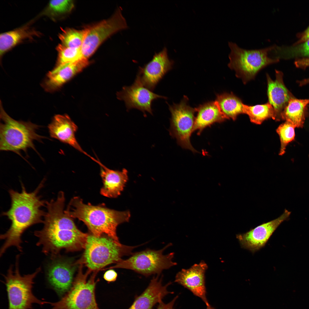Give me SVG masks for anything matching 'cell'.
Masks as SVG:
<instances>
[{
  "instance_id": "cell-1",
  "label": "cell",
  "mask_w": 309,
  "mask_h": 309,
  "mask_svg": "<svg viewBox=\"0 0 309 309\" xmlns=\"http://www.w3.org/2000/svg\"><path fill=\"white\" fill-rule=\"evenodd\" d=\"M65 201L64 193L60 191L56 199L46 201L43 227L34 233L38 239L36 245L41 247L42 252L51 259L58 255L62 249L74 251L84 249L88 235L78 228L67 213Z\"/></svg>"
},
{
  "instance_id": "cell-2",
  "label": "cell",
  "mask_w": 309,
  "mask_h": 309,
  "mask_svg": "<svg viewBox=\"0 0 309 309\" xmlns=\"http://www.w3.org/2000/svg\"><path fill=\"white\" fill-rule=\"evenodd\" d=\"M45 181L44 179L32 192H28L23 183L21 192L12 189L9 190L10 207L3 212L2 215L7 217L11 224L8 230L0 235V239L4 241L0 249L1 257L12 246L22 252L21 237L23 233L33 225L43 223L45 212L41 208L45 207L46 201L42 199L38 194Z\"/></svg>"
},
{
  "instance_id": "cell-3",
  "label": "cell",
  "mask_w": 309,
  "mask_h": 309,
  "mask_svg": "<svg viewBox=\"0 0 309 309\" xmlns=\"http://www.w3.org/2000/svg\"><path fill=\"white\" fill-rule=\"evenodd\" d=\"M66 211L71 217L82 221L93 235L96 237L106 235L118 242L117 227L122 223L128 221L130 216L128 211L115 210L103 204L97 205L86 204L77 197L71 199Z\"/></svg>"
},
{
  "instance_id": "cell-4",
  "label": "cell",
  "mask_w": 309,
  "mask_h": 309,
  "mask_svg": "<svg viewBox=\"0 0 309 309\" xmlns=\"http://www.w3.org/2000/svg\"><path fill=\"white\" fill-rule=\"evenodd\" d=\"M138 246L122 245L106 235L96 237L88 234L80 263L84 264L90 272H97L119 262L124 256L131 255L133 249Z\"/></svg>"
},
{
  "instance_id": "cell-5",
  "label": "cell",
  "mask_w": 309,
  "mask_h": 309,
  "mask_svg": "<svg viewBox=\"0 0 309 309\" xmlns=\"http://www.w3.org/2000/svg\"><path fill=\"white\" fill-rule=\"evenodd\" d=\"M0 150L11 151L21 156L20 152H26L32 148L36 151L34 141L41 142L45 137L36 132L39 126L30 122L17 121L9 116L1 105L0 108Z\"/></svg>"
},
{
  "instance_id": "cell-6",
  "label": "cell",
  "mask_w": 309,
  "mask_h": 309,
  "mask_svg": "<svg viewBox=\"0 0 309 309\" xmlns=\"http://www.w3.org/2000/svg\"><path fill=\"white\" fill-rule=\"evenodd\" d=\"M231 49L228 67L245 84L254 78L257 73L267 66L278 61L274 56L273 46L264 48L248 50L236 43L228 42Z\"/></svg>"
},
{
  "instance_id": "cell-7",
  "label": "cell",
  "mask_w": 309,
  "mask_h": 309,
  "mask_svg": "<svg viewBox=\"0 0 309 309\" xmlns=\"http://www.w3.org/2000/svg\"><path fill=\"white\" fill-rule=\"evenodd\" d=\"M19 255L16 257L15 268L11 266L4 275L9 302L8 309H32L34 304L42 306L49 302L40 300L32 292L34 280L41 272L39 267L32 273L22 275L19 267Z\"/></svg>"
},
{
  "instance_id": "cell-8",
  "label": "cell",
  "mask_w": 309,
  "mask_h": 309,
  "mask_svg": "<svg viewBox=\"0 0 309 309\" xmlns=\"http://www.w3.org/2000/svg\"><path fill=\"white\" fill-rule=\"evenodd\" d=\"M82 267L70 289L59 301L49 302L51 309H99L95 298V289L97 272L88 280L90 272H82Z\"/></svg>"
},
{
  "instance_id": "cell-9",
  "label": "cell",
  "mask_w": 309,
  "mask_h": 309,
  "mask_svg": "<svg viewBox=\"0 0 309 309\" xmlns=\"http://www.w3.org/2000/svg\"><path fill=\"white\" fill-rule=\"evenodd\" d=\"M171 245L170 243L163 248L156 250L149 249L132 254L128 259L122 260L110 269L121 268L132 270L145 276L159 275L162 271L176 265L173 261L174 253L164 255V251Z\"/></svg>"
},
{
  "instance_id": "cell-10",
  "label": "cell",
  "mask_w": 309,
  "mask_h": 309,
  "mask_svg": "<svg viewBox=\"0 0 309 309\" xmlns=\"http://www.w3.org/2000/svg\"><path fill=\"white\" fill-rule=\"evenodd\" d=\"M127 27L121 9L118 7L109 18L85 29L84 40L81 48L84 58L88 60L107 38Z\"/></svg>"
},
{
  "instance_id": "cell-11",
  "label": "cell",
  "mask_w": 309,
  "mask_h": 309,
  "mask_svg": "<svg viewBox=\"0 0 309 309\" xmlns=\"http://www.w3.org/2000/svg\"><path fill=\"white\" fill-rule=\"evenodd\" d=\"M188 101V98L185 96L178 104H168L171 115L169 133L176 139L178 144L182 148L193 152H198L190 141L191 136L193 132L196 109L191 107Z\"/></svg>"
},
{
  "instance_id": "cell-12",
  "label": "cell",
  "mask_w": 309,
  "mask_h": 309,
  "mask_svg": "<svg viewBox=\"0 0 309 309\" xmlns=\"http://www.w3.org/2000/svg\"><path fill=\"white\" fill-rule=\"evenodd\" d=\"M117 96L119 100L124 101L128 110L136 109L144 115L146 112L153 114L152 106L154 100L167 98L154 93L145 87L137 76L132 84L123 87L122 90L117 93Z\"/></svg>"
},
{
  "instance_id": "cell-13",
  "label": "cell",
  "mask_w": 309,
  "mask_h": 309,
  "mask_svg": "<svg viewBox=\"0 0 309 309\" xmlns=\"http://www.w3.org/2000/svg\"><path fill=\"white\" fill-rule=\"evenodd\" d=\"M291 212L285 209L283 213L278 218L263 223L249 231L238 234L236 237L241 247L254 252L263 247L278 226L284 221L288 220Z\"/></svg>"
},
{
  "instance_id": "cell-14",
  "label": "cell",
  "mask_w": 309,
  "mask_h": 309,
  "mask_svg": "<svg viewBox=\"0 0 309 309\" xmlns=\"http://www.w3.org/2000/svg\"><path fill=\"white\" fill-rule=\"evenodd\" d=\"M174 63L173 60L169 59L167 49L165 47L161 51L155 53L148 63L139 67L136 76L145 87L152 91L172 69Z\"/></svg>"
},
{
  "instance_id": "cell-15",
  "label": "cell",
  "mask_w": 309,
  "mask_h": 309,
  "mask_svg": "<svg viewBox=\"0 0 309 309\" xmlns=\"http://www.w3.org/2000/svg\"><path fill=\"white\" fill-rule=\"evenodd\" d=\"M58 256L51 259L47 268L46 276L50 286L61 296L71 288L76 266Z\"/></svg>"
},
{
  "instance_id": "cell-16",
  "label": "cell",
  "mask_w": 309,
  "mask_h": 309,
  "mask_svg": "<svg viewBox=\"0 0 309 309\" xmlns=\"http://www.w3.org/2000/svg\"><path fill=\"white\" fill-rule=\"evenodd\" d=\"M207 268L206 264L201 261L188 269H182L177 274L175 280V282L201 298L206 304L209 303L206 298L205 285V274Z\"/></svg>"
},
{
  "instance_id": "cell-17",
  "label": "cell",
  "mask_w": 309,
  "mask_h": 309,
  "mask_svg": "<svg viewBox=\"0 0 309 309\" xmlns=\"http://www.w3.org/2000/svg\"><path fill=\"white\" fill-rule=\"evenodd\" d=\"M89 64L88 60L84 59L56 66L47 74L41 84L42 86L46 92H54L81 71Z\"/></svg>"
},
{
  "instance_id": "cell-18",
  "label": "cell",
  "mask_w": 309,
  "mask_h": 309,
  "mask_svg": "<svg viewBox=\"0 0 309 309\" xmlns=\"http://www.w3.org/2000/svg\"><path fill=\"white\" fill-rule=\"evenodd\" d=\"M48 128L51 137L69 145L91 159L92 158L83 150L77 141L75 134L78 126L68 115H55L48 124Z\"/></svg>"
},
{
  "instance_id": "cell-19",
  "label": "cell",
  "mask_w": 309,
  "mask_h": 309,
  "mask_svg": "<svg viewBox=\"0 0 309 309\" xmlns=\"http://www.w3.org/2000/svg\"><path fill=\"white\" fill-rule=\"evenodd\" d=\"M266 76L268 102L274 109V120L279 121L281 119V114L289 101L294 97L284 84L281 72L276 70V78L274 80H272L268 74Z\"/></svg>"
},
{
  "instance_id": "cell-20",
  "label": "cell",
  "mask_w": 309,
  "mask_h": 309,
  "mask_svg": "<svg viewBox=\"0 0 309 309\" xmlns=\"http://www.w3.org/2000/svg\"><path fill=\"white\" fill-rule=\"evenodd\" d=\"M101 167L100 176L103 185L100 193L102 195L109 198H116L121 194L128 180V171L125 169L122 171L110 169L100 161H96Z\"/></svg>"
},
{
  "instance_id": "cell-21",
  "label": "cell",
  "mask_w": 309,
  "mask_h": 309,
  "mask_svg": "<svg viewBox=\"0 0 309 309\" xmlns=\"http://www.w3.org/2000/svg\"><path fill=\"white\" fill-rule=\"evenodd\" d=\"M162 280V278H159L158 275L154 277L146 289L136 298L128 309H151L156 304L162 301L166 295L172 293L167 290L171 283L163 286Z\"/></svg>"
},
{
  "instance_id": "cell-22",
  "label": "cell",
  "mask_w": 309,
  "mask_h": 309,
  "mask_svg": "<svg viewBox=\"0 0 309 309\" xmlns=\"http://www.w3.org/2000/svg\"><path fill=\"white\" fill-rule=\"evenodd\" d=\"M196 109L197 113L195 118L193 132L197 131L198 135H200L205 128L215 123H221L227 119L215 101L200 105Z\"/></svg>"
},
{
  "instance_id": "cell-23",
  "label": "cell",
  "mask_w": 309,
  "mask_h": 309,
  "mask_svg": "<svg viewBox=\"0 0 309 309\" xmlns=\"http://www.w3.org/2000/svg\"><path fill=\"white\" fill-rule=\"evenodd\" d=\"M41 34L26 25L0 35V55L1 58L5 53L17 45L25 40H32L39 37Z\"/></svg>"
},
{
  "instance_id": "cell-24",
  "label": "cell",
  "mask_w": 309,
  "mask_h": 309,
  "mask_svg": "<svg viewBox=\"0 0 309 309\" xmlns=\"http://www.w3.org/2000/svg\"><path fill=\"white\" fill-rule=\"evenodd\" d=\"M309 104V99L291 98L281 114V119L293 124L295 127L302 128L305 120V110Z\"/></svg>"
},
{
  "instance_id": "cell-25",
  "label": "cell",
  "mask_w": 309,
  "mask_h": 309,
  "mask_svg": "<svg viewBox=\"0 0 309 309\" xmlns=\"http://www.w3.org/2000/svg\"><path fill=\"white\" fill-rule=\"evenodd\" d=\"M215 101L227 119L235 120L239 115L243 113V104L239 98L232 93L217 94Z\"/></svg>"
},
{
  "instance_id": "cell-26",
  "label": "cell",
  "mask_w": 309,
  "mask_h": 309,
  "mask_svg": "<svg viewBox=\"0 0 309 309\" xmlns=\"http://www.w3.org/2000/svg\"><path fill=\"white\" fill-rule=\"evenodd\" d=\"M243 113L247 114L250 121L256 124H260L265 120L272 118L274 120V109L268 102L263 104L249 106L243 104Z\"/></svg>"
},
{
  "instance_id": "cell-27",
  "label": "cell",
  "mask_w": 309,
  "mask_h": 309,
  "mask_svg": "<svg viewBox=\"0 0 309 309\" xmlns=\"http://www.w3.org/2000/svg\"><path fill=\"white\" fill-rule=\"evenodd\" d=\"M74 7V3L72 0H51L41 14L55 19L71 11Z\"/></svg>"
},
{
  "instance_id": "cell-28",
  "label": "cell",
  "mask_w": 309,
  "mask_h": 309,
  "mask_svg": "<svg viewBox=\"0 0 309 309\" xmlns=\"http://www.w3.org/2000/svg\"><path fill=\"white\" fill-rule=\"evenodd\" d=\"M85 32V29L77 30L68 28L62 30L59 37L63 45L70 47L81 48Z\"/></svg>"
},
{
  "instance_id": "cell-29",
  "label": "cell",
  "mask_w": 309,
  "mask_h": 309,
  "mask_svg": "<svg viewBox=\"0 0 309 309\" xmlns=\"http://www.w3.org/2000/svg\"><path fill=\"white\" fill-rule=\"evenodd\" d=\"M56 49L58 58L56 66L85 59L83 57L81 48L68 47L60 44L57 46Z\"/></svg>"
},
{
  "instance_id": "cell-30",
  "label": "cell",
  "mask_w": 309,
  "mask_h": 309,
  "mask_svg": "<svg viewBox=\"0 0 309 309\" xmlns=\"http://www.w3.org/2000/svg\"><path fill=\"white\" fill-rule=\"evenodd\" d=\"M295 128L292 124L286 121L277 128L276 131L279 136L281 142L280 155H282L285 153L287 145L294 140Z\"/></svg>"
},
{
  "instance_id": "cell-31",
  "label": "cell",
  "mask_w": 309,
  "mask_h": 309,
  "mask_svg": "<svg viewBox=\"0 0 309 309\" xmlns=\"http://www.w3.org/2000/svg\"><path fill=\"white\" fill-rule=\"evenodd\" d=\"M297 46L289 50L282 49V55L289 53L309 58V39Z\"/></svg>"
},
{
  "instance_id": "cell-32",
  "label": "cell",
  "mask_w": 309,
  "mask_h": 309,
  "mask_svg": "<svg viewBox=\"0 0 309 309\" xmlns=\"http://www.w3.org/2000/svg\"><path fill=\"white\" fill-rule=\"evenodd\" d=\"M296 66L298 68H304L309 66V58H304L296 60L295 62ZM299 84L303 86L309 83V78L301 81Z\"/></svg>"
},
{
  "instance_id": "cell-33",
  "label": "cell",
  "mask_w": 309,
  "mask_h": 309,
  "mask_svg": "<svg viewBox=\"0 0 309 309\" xmlns=\"http://www.w3.org/2000/svg\"><path fill=\"white\" fill-rule=\"evenodd\" d=\"M117 277V273L113 269L107 271L103 276L104 279L108 282H114L116 280Z\"/></svg>"
},
{
  "instance_id": "cell-34",
  "label": "cell",
  "mask_w": 309,
  "mask_h": 309,
  "mask_svg": "<svg viewBox=\"0 0 309 309\" xmlns=\"http://www.w3.org/2000/svg\"><path fill=\"white\" fill-rule=\"evenodd\" d=\"M178 297V296H176L171 302L167 304H165L162 301L161 302L159 303L157 309H174L173 306Z\"/></svg>"
},
{
  "instance_id": "cell-35",
  "label": "cell",
  "mask_w": 309,
  "mask_h": 309,
  "mask_svg": "<svg viewBox=\"0 0 309 309\" xmlns=\"http://www.w3.org/2000/svg\"><path fill=\"white\" fill-rule=\"evenodd\" d=\"M309 39V27L303 33L301 38L297 42L298 43H303Z\"/></svg>"
},
{
  "instance_id": "cell-36",
  "label": "cell",
  "mask_w": 309,
  "mask_h": 309,
  "mask_svg": "<svg viewBox=\"0 0 309 309\" xmlns=\"http://www.w3.org/2000/svg\"><path fill=\"white\" fill-rule=\"evenodd\" d=\"M206 304L207 306V309H215L209 304V303Z\"/></svg>"
}]
</instances>
